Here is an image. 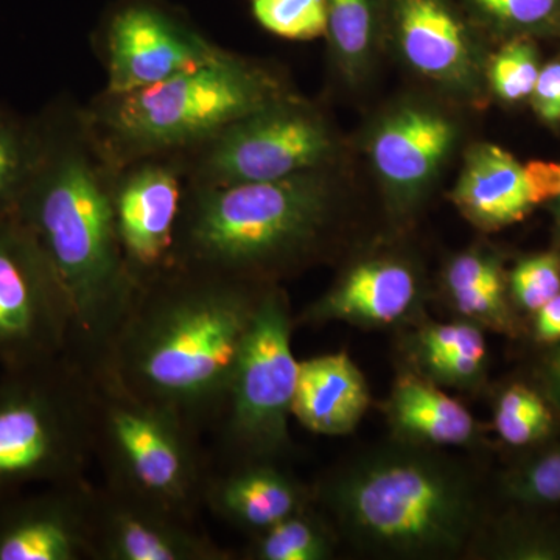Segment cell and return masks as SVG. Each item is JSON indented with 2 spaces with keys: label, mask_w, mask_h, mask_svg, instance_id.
Returning <instances> with one entry per match:
<instances>
[{
  "label": "cell",
  "mask_w": 560,
  "mask_h": 560,
  "mask_svg": "<svg viewBox=\"0 0 560 560\" xmlns=\"http://www.w3.org/2000/svg\"><path fill=\"white\" fill-rule=\"evenodd\" d=\"M268 287L173 264L140 285L95 377L212 430Z\"/></svg>",
  "instance_id": "cell-1"
},
{
  "label": "cell",
  "mask_w": 560,
  "mask_h": 560,
  "mask_svg": "<svg viewBox=\"0 0 560 560\" xmlns=\"http://www.w3.org/2000/svg\"><path fill=\"white\" fill-rule=\"evenodd\" d=\"M114 187L83 143L40 136L38 162L14 208L68 294V353L92 374L140 289L117 235Z\"/></svg>",
  "instance_id": "cell-2"
},
{
  "label": "cell",
  "mask_w": 560,
  "mask_h": 560,
  "mask_svg": "<svg viewBox=\"0 0 560 560\" xmlns=\"http://www.w3.org/2000/svg\"><path fill=\"white\" fill-rule=\"evenodd\" d=\"M329 219V187L313 172L200 186L184 201L173 264L272 285L316 248Z\"/></svg>",
  "instance_id": "cell-3"
},
{
  "label": "cell",
  "mask_w": 560,
  "mask_h": 560,
  "mask_svg": "<svg viewBox=\"0 0 560 560\" xmlns=\"http://www.w3.org/2000/svg\"><path fill=\"white\" fill-rule=\"evenodd\" d=\"M316 499L361 547L396 558L453 555L477 518L470 481L420 448L366 456L324 481Z\"/></svg>",
  "instance_id": "cell-4"
},
{
  "label": "cell",
  "mask_w": 560,
  "mask_h": 560,
  "mask_svg": "<svg viewBox=\"0 0 560 560\" xmlns=\"http://www.w3.org/2000/svg\"><path fill=\"white\" fill-rule=\"evenodd\" d=\"M97 382L69 353L0 375V490L86 478Z\"/></svg>",
  "instance_id": "cell-5"
},
{
  "label": "cell",
  "mask_w": 560,
  "mask_h": 560,
  "mask_svg": "<svg viewBox=\"0 0 560 560\" xmlns=\"http://www.w3.org/2000/svg\"><path fill=\"white\" fill-rule=\"evenodd\" d=\"M95 382L94 459L103 485L195 521L210 474L200 431L172 408Z\"/></svg>",
  "instance_id": "cell-6"
},
{
  "label": "cell",
  "mask_w": 560,
  "mask_h": 560,
  "mask_svg": "<svg viewBox=\"0 0 560 560\" xmlns=\"http://www.w3.org/2000/svg\"><path fill=\"white\" fill-rule=\"evenodd\" d=\"M268 105L267 80L221 54L153 86L108 94L101 121L105 135L124 153H153L213 139Z\"/></svg>",
  "instance_id": "cell-7"
},
{
  "label": "cell",
  "mask_w": 560,
  "mask_h": 560,
  "mask_svg": "<svg viewBox=\"0 0 560 560\" xmlns=\"http://www.w3.org/2000/svg\"><path fill=\"white\" fill-rule=\"evenodd\" d=\"M293 330L285 293L268 287L212 429L221 456L230 464L276 460L289 451V420L301 363L291 348Z\"/></svg>",
  "instance_id": "cell-8"
},
{
  "label": "cell",
  "mask_w": 560,
  "mask_h": 560,
  "mask_svg": "<svg viewBox=\"0 0 560 560\" xmlns=\"http://www.w3.org/2000/svg\"><path fill=\"white\" fill-rule=\"evenodd\" d=\"M72 312L61 280L14 212L0 215V368L65 355Z\"/></svg>",
  "instance_id": "cell-9"
},
{
  "label": "cell",
  "mask_w": 560,
  "mask_h": 560,
  "mask_svg": "<svg viewBox=\"0 0 560 560\" xmlns=\"http://www.w3.org/2000/svg\"><path fill=\"white\" fill-rule=\"evenodd\" d=\"M330 151L323 121L305 110L271 103L210 139L200 186L290 178L315 171Z\"/></svg>",
  "instance_id": "cell-10"
},
{
  "label": "cell",
  "mask_w": 560,
  "mask_h": 560,
  "mask_svg": "<svg viewBox=\"0 0 560 560\" xmlns=\"http://www.w3.org/2000/svg\"><path fill=\"white\" fill-rule=\"evenodd\" d=\"M88 478L0 490V560H94Z\"/></svg>",
  "instance_id": "cell-11"
},
{
  "label": "cell",
  "mask_w": 560,
  "mask_h": 560,
  "mask_svg": "<svg viewBox=\"0 0 560 560\" xmlns=\"http://www.w3.org/2000/svg\"><path fill=\"white\" fill-rule=\"evenodd\" d=\"M223 51L149 0H130L108 24V94L153 86Z\"/></svg>",
  "instance_id": "cell-12"
},
{
  "label": "cell",
  "mask_w": 560,
  "mask_h": 560,
  "mask_svg": "<svg viewBox=\"0 0 560 560\" xmlns=\"http://www.w3.org/2000/svg\"><path fill=\"white\" fill-rule=\"evenodd\" d=\"M94 560H230L191 518L95 486L92 511Z\"/></svg>",
  "instance_id": "cell-13"
},
{
  "label": "cell",
  "mask_w": 560,
  "mask_h": 560,
  "mask_svg": "<svg viewBox=\"0 0 560 560\" xmlns=\"http://www.w3.org/2000/svg\"><path fill=\"white\" fill-rule=\"evenodd\" d=\"M183 194L171 167L147 164L114 187V215L125 260L140 285L173 265Z\"/></svg>",
  "instance_id": "cell-14"
},
{
  "label": "cell",
  "mask_w": 560,
  "mask_h": 560,
  "mask_svg": "<svg viewBox=\"0 0 560 560\" xmlns=\"http://www.w3.org/2000/svg\"><path fill=\"white\" fill-rule=\"evenodd\" d=\"M311 504V490L275 460H246L210 471L202 493V506L250 536Z\"/></svg>",
  "instance_id": "cell-15"
},
{
  "label": "cell",
  "mask_w": 560,
  "mask_h": 560,
  "mask_svg": "<svg viewBox=\"0 0 560 560\" xmlns=\"http://www.w3.org/2000/svg\"><path fill=\"white\" fill-rule=\"evenodd\" d=\"M455 142V127L434 110L405 108L372 140L375 171L394 194L411 198L430 183Z\"/></svg>",
  "instance_id": "cell-16"
},
{
  "label": "cell",
  "mask_w": 560,
  "mask_h": 560,
  "mask_svg": "<svg viewBox=\"0 0 560 560\" xmlns=\"http://www.w3.org/2000/svg\"><path fill=\"white\" fill-rule=\"evenodd\" d=\"M416 296L418 283L407 265L383 259L361 261L308 307L302 320L388 326L408 315Z\"/></svg>",
  "instance_id": "cell-17"
},
{
  "label": "cell",
  "mask_w": 560,
  "mask_h": 560,
  "mask_svg": "<svg viewBox=\"0 0 560 560\" xmlns=\"http://www.w3.org/2000/svg\"><path fill=\"white\" fill-rule=\"evenodd\" d=\"M370 408V388L345 352L301 361L291 415L320 436L352 433Z\"/></svg>",
  "instance_id": "cell-18"
},
{
  "label": "cell",
  "mask_w": 560,
  "mask_h": 560,
  "mask_svg": "<svg viewBox=\"0 0 560 560\" xmlns=\"http://www.w3.org/2000/svg\"><path fill=\"white\" fill-rule=\"evenodd\" d=\"M453 201L471 224L485 231L517 223L534 208L523 165L495 145H478L467 154Z\"/></svg>",
  "instance_id": "cell-19"
},
{
  "label": "cell",
  "mask_w": 560,
  "mask_h": 560,
  "mask_svg": "<svg viewBox=\"0 0 560 560\" xmlns=\"http://www.w3.org/2000/svg\"><path fill=\"white\" fill-rule=\"evenodd\" d=\"M396 24L401 51L420 73L441 81L469 75V38L445 0H397Z\"/></svg>",
  "instance_id": "cell-20"
},
{
  "label": "cell",
  "mask_w": 560,
  "mask_h": 560,
  "mask_svg": "<svg viewBox=\"0 0 560 560\" xmlns=\"http://www.w3.org/2000/svg\"><path fill=\"white\" fill-rule=\"evenodd\" d=\"M390 427L412 444L463 447L477 440V420L460 401L415 374L400 375L386 404Z\"/></svg>",
  "instance_id": "cell-21"
},
{
  "label": "cell",
  "mask_w": 560,
  "mask_h": 560,
  "mask_svg": "<svg viewBox=\"0 0 560 560\" xmlns=\"http://www.w3.org/2000/svg\"><path fill=\"white\" fill-rule=\"evenodd\" d=\"M453 307L467 320L501 334H515V319L499 264L486 254H459L445 271Z\"/></svg>",
  "instance_id": "cell-22"
},
{
  "label": "cell",
  "mask_w": 560,
  "mask_h": 560,
  "mask_svg": "<svg viewBox=\"0 0 560 560\" xmlns=\"http://www.w3.org/2000/svg\"><path fill=\"white\" fill-rule=\"evenodd\" d=\"M416 346L423 370L436 382L471 388L485 375L488 342L482 327L471 320L430 324Z\"/></svg>",
  "instance_id": "cell-23"
},
{
  "label": "cell",
  "mask_w": 560,
  "mask_h": 560,
  "mask_svg": "<svg viewBox=\"0 0 560 560\" xmlns=\"http://www.w3.org/2000/svg\"><path fill=\"white\" fill-rule=\"evenodd\" d=\"M331 555L334 534L312 506L254 534L245 550L253 560H326Z\"/></svg>",
  "instance_id": "cell-24"
},
{
  "label": "cell",
  "mask_w": 560,
  "mask_h": 560,
  "mask_svg": "<svg viewBox=\"0 0 560 560\" xmlns=\"http://www.w3.org/2000/svg\"><path fill=\"white\" fill-rule=\"evenodd\" d=\"M493 427L506 444L526 447L551 433L555 416L537 390L523 383H514L495 401Z\"/></svg>",
  "instance_id": "cell-25"
},
{
  "label": "cell",
  "mask_w": 560,
  "mask_h": 560,
  "mask_svg": "<svg viewBox=\"0 0 560 560\" xmlns=\"http://www.w3.org/2000/svg\"><path fill=\"white\" fill-rule=\"evenodd\" d=\"M40 150V135L0 116V215L14 212Z\"/></svg>",
  "instance_id": "cell-26"
},
{
  "label": "cell",
  "mask_w": 560,
  "mask_h": 560,
  "mask_svg": "<svg viewBox=\"0 0 560 560\" xmlns=\"http://www.w3.org/2000/svg\"><path fill=\"white\" fill-rule=\"evenodd\" d=\"M326 5L327 33L335 49L346 65H361L374 36V0H326Z\"/></svg>",
  "instance_id": "cell-27"
},
{
  "label": "cell",
  "mask_w": 560,
  "mask_h": 560,
  "mask_svg": "<svg viewBox=\"0 0 560 560\" xmlns=\"http://www.w3.org/2000/svg\"><path fill=\"white\" fill-rule=\"evenodd\" d=\"M253 13L280 38L312 40L327 33L326 0H253Z\"/></svg>",
  "instance_id": "cell-28"
},
{
  "label": "cell",
  "mask_w": 560,
  "mask_h": 560,
  "mask_svg": "<svg viewBox=\"0 0 560 560\" xmlns=\"http://www.w3.org/2000/svg\"><path fill=\"white\" fill-rule=\"evenodd\" d=\"M504 492L523 506L560 504V445L512 471Z\"/></svg>",
  "instance_id": "cell-29"
},
{
  "label": "cell",
  "mask_w": 560,
  "mask_h": 560,
  "mask_svg": "<svg viewBox=\"0 0 560 560\" xmlns=\"http://www.w3.org/2000/svg\"><path fill=\"white\" fill-rule=\"evenodd\" d=\"M540 68L533 46L523 40L508 44L490 65V83L500 98L518 102L529 97Z\"/></svg>",
  "instance_id": "cell-30"
},
{
  "label": "cell",
  "mask_w": 560,
  "mask_h": 560,
  "mask_svg": "<svg viewBox=\"0 0 560 560\" xmlns=\"http://www.w3.org/2000/svg\"><path fill=\"white\" fill-rule=\"evenodd\" d=\"M510 282L518 307L536 313L560 293V259L551 253L526 257L511 272Z\"/></svg>",
  "instance_id": "cell-31"
},
{
  "label": "cell",
  "mask_w": 560,
  "mask_h": 560,
  "mask_svg": "<svg viewBox=\"0 0 560 560\" xmlns=\"http://www.w3.org/2000/svg\"><path fill=\"white\" fill-rule=\"evenodd\" d=\"M497 558L512 560L560 559V533L534 523H510L497 537Z\"/></svg>",
  "instance_id": "cell-32"
},
{
  "label": "cell",
  "mask_w": 560,
  "mask_h": 560,
  "mask_svg": "<svg viewBox=\"0 0 560 560\" xmlns=\"http://www.w3.org/2000/svg\"><path fill=\"white\" fill-rule=\"evenodd\" d=\"M486 16L510 27L547 24L558 14L560 0H470Z\"/></svg>",
  "instance_id": "cell-33"
},
{
  "label": "cell",
  "mask_w": 560,
  "mask_h": 560,
  "mask_svg": "<svg viewBox=\"0 0 560 560\" xmlns=\"http://www.w3.org/2000/svg\"><path fill=\"white\" fill-rule=\"evenodd\" d=\"M529 97L540 119L548 124L560 121V61L548 62L540 69Z\"/></svg>",
  "instance_id": "cell-34"
},
{
  "label": "cell",
  "mask_w": 560,
  "mask_h": 560,
  "mask_svg": "<svg viewBox=\"0 0 560 560\" xmlns=\"http://www.w3.org/2000/svg\"><path fill=\"white\" fill-rule=\"evenodd\" d=\"M526 187L533 206L560 198V162L530 161L523 165Z\"/></svg>",
  "instance_id": "cell-35"
},
{
  "label": "cell",
  "mask_w": 560,
  "mask_h": 560,
  "mask_svg": "<svg viewBox=\"0 0 560 560\" xmlns=\"http://www.w3.org/2000/svg\"><path fill=\"white\" fill-rule=\"evenodd\" d=\"M534 335L544 345L552 346L560 341V293L536 312Z\"/></svg>",
  "instance_id": "cell-36"
},
{
  "label": "cell",
  "mask_w": 560,
  "mask_h": 560,
  "mask_svg": "<svg viewBox=\"0 0 560 560\" xmlns=\"http://www.w3.org/2000/svg\"><path fill=\"white\" fill-rule=\"evenodd\" d=\"M545 389L555 407L560 411V341L552 345L541 368Z\"/></svg>",
  "instance_id": "cell-37"
},
{
  "label": "cell",
  "mask_w": 560,
  "mask_h": 560,
  "mask_svg": "<svg viewBox=\"0 0 560 560\" xmlns=\"http://www.w3.org/2000/svg\"><path fill=\"white\" fill-rule=\"evenodd\" d=\"M559 202H560V198H559Z\"/></svg>",
  "instance_id": "cell-38"
}]
</instances>
